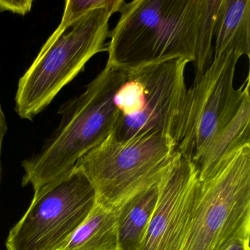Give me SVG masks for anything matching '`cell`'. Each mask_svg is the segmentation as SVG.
Here are the masks:
<instances>
[{
  "label": "cell",
  "mask_w": 250,
  "mask_h": 250,
  "mask_svg": "<svg viewBox=\"0 0 250 250\" xmlns=\"http://www.w3.org/2000/svg\"><path fill=\"white\" fill-rule=\"evenodd\" d=\"M159 184L136 194L116 210L117 250L140 249L157 203Z\"/></svg>",
  "instance_id": "8fae6325"
},
{
  "label": "cell",
  "mask_w": 250,
  "mask_h": 250,
  "mask_svg": "<svg viewBox=\"0 0 250 250\" xmlns=\"http://www.w3.org/2000/svg\"><path fill=\"white\" fill-rule=\"evenodd\" d=\"M8 125L7 122L6 117L2 108V104L0 102V182H1V175H2V150L4 139L8 133Z\"/></svg>",
  "instance_id": "e0dca14e"
},
{
  "label": "cell",
  "mask_w": 250,
  "mask_h": 250,
  "mask_svg": "<svg viewBox=\"0 0 250 250\" xmlns=\"http://www.w3.org/2000/svg\"><path fill=\"white\" fill-rule=\"evenodd\" d=\"M123 0H67L65 2L63 15L59 26L49 36L41 49L49 47L55 41L61 37L76 21L89 11L101 8L115 6Z\"/></svg>",
  "instance_id": "9a60e30c"
},
{
  "label": "cell",
  "mask_w": 250,
  "mask_h": 250,
  "mask_svg": "<svg viewBox=\"0 0 250 250\" xmlns=\"http://www.w3.org/2000/svg\"><path fill=\"white\" fill-rule=\"evenodd\" d=\"M199 182L195 166L176 150L139 250H183Z\"/></svg>",
  "instance_id": "9c48e42d"
},
{
  "label": "cell",
  "mask_w": 250,
  "mask_h": 250,
  "mask_svg": "<svg viewBox=\"0 0 250 250\" xmlns=\"http://www.w3.org/2000/svg\"><path fill=\"white\" fill-rule=\"evenodd\" d=\"M125 77L124 71L106 65L83 93L61 105L58 127L41 150L21 163L23 187L31 186L35 194L68 175L112 132L118 115L114 96Z\"/></svg>",
  "instance_id": "6da1fadb"
},
{
  "label": "cell",
  "mask_w": 250,
  "mask_h": 250,
  "mask_svg": "<svg viewBox=\"0 0 250 250\" xmlns=\"http://www.w3.org/2000/svg\"><path fill=\"white\" fill-rule=\"evenodd\" d=\"M221 250H250V238H235L228 242Z\"/></svg>",
  "instance_id": "ac0fdd59"
},
{
  "label": "cell",
  "mask_w": 250,
  "mask_h": 250,
  "mask_svg": "<svg viewBox=\"0 0 250 250\" xmlns=\"http://www.w3.org/2000/svg\"><path fill=\"white\" fill-rule=\"evenodd\" d=\"M124 2L89 11L49 47L40 49L19 80L15 111L21 119L33 121L84 71L92 58L106 52L109 20Z\"/></svg>",
  "instance_id": "3957f363"
},
{
  "label": "cell",
  "mask_w": 250,
  "mask_h": 250,
  "mask_svg": "<svg viewBox=\"0 0 250 250\" xmlns=\"http://www.w3.org/2000/svg\"><path fill=\"white\" fill-rule=\"evenodd\" d=\"M221 0H202L194 63L195 77L201 75L213 61L215 24Z\"/></svg>",
  "instance_id": "5bb4252c"
},
{
  "label": "cell",
  "mask_w": 250,
  "mask_h": 250,
  "mask_svg": "<svg viewBox=\"0 0 250 250\" xmlns=\"http://www.w3.org/2000/svg\"><path fill=\"white\" fill-rule=\"evenodd\" d=\"M62 250H117V212L96 201Z\"/></svg>",
  "instance_id": "4fadbf2b"
},
{
  "label": "cell",
  "mask_w": 250,
  "mask_h": 250,
  "mask_svg": "<svg viewBox=\"0 0 250 250\" xmlns=\"http://www.w3.org/2000/svg\"><path fill=\"white\" fill-rule=\"evenodd\" d=\"M250 143V96H246L236 116L216 137L196 169L203 181L213 175L239 147Z\"/></svg>",
  "instance_id": "7c38bea8"
},
{
  "label": "cell",
  "mask_w": 250,
  "mask_h": 250,
  "mask_svg": "<svg viewBox=\"0 0 250 250\" xmlns=\"http://www.w3.org/2000/svg\"><path fill=\"white\" fill-rule=\"evenodd\" d=\"M250 238V143L199 182L183 250H221Z\"/></svg>",
  "instance_id": "8992f818"
},
{
  "label": "cell",
  "mask_w": 250,
  "mask_h": 250,
  "mask_svg": "<svg viewBox=\"0 0 250 250\" xmlns=\"http://www.w3.org/2000/svg\"><path fill=\"white\" fill-rule=\"evenodd\" d=\"M202 0L124 2L106 43V66L128 72L169 60L194 62Z\"/></svg>",
  "instance_id": "7a4b0ae2"
},
{
  "label": "cell",
  "mask_w": 250,
  "mask_h": 250,
  "mask_svg": "<svg viewBox=\"0 0 250 250\" xmlns=\"http://www.w3.org/2000/svg\"><path fill=\"white\" fill-rule=\"evenodd\" d=\"M96 203L94 188L74 168L35 193L5 241L7 250H62Z\"/></svg>",
  "instance_id": "ba28073f"
},
{
  "label": "cell",
  "mask_w": 250,
  "mask_h": 250,
  "mask_svg": "<svg viewBox=\"0 0 250 250\" xmlns=\"http://www.w3.org/2000/svg\"><path fill=\"white\" fill-rule=\"evenodd\" d=\"M188 61L169 60L125 72L114 96L118 112L112 134L120 140L161 134L178 142L187 87Z\"/></svg>",
  "instance_id": "5b68a950"
},
{
  "label": "cell",
  "mask_w": 250,
  "mask_h": 250,
  "mask_svg": "<svg viewBox=\"0 0 250 250\" xmlns=\"http://www.w3.org/2000/svg\"><path fill=\"white\" fill-rule=\"evenodd\" d=\"M241 58L233 51L213 57L208 68L187 89L176 150L195 167L250 95V75L241 87H234Z\"/></svg>",
  "instance_id": "52a82bcc"
},
{
  "label": "cell",
  "mask_w": 250,
  "mask_h": 250,
  "mask_svg": "<svg viewBox=\"0 0 250 250\" xmlns=\"http://www.w3.org/2000/svg\"><path fill=\"white\" fill-rule=\"evenodd\" d=\"M175 153L174 140L161 134L120 140L110 133L74 168L91 183L96 201L117 210L136 194L159 184Z\"/></svg>",
  "instance_id": "277c9868"
},
{
  "label": "cell",
  "mask_w": 250,
  "mask_h": 250,
  "mask_svg": "<svg viewBox=\"0 0 250 250\" xmlns=\"http://www.w3.org/2000/svg\"><path fill=\"white\" fill-rule=\"evenodd\" d=\"M214 56L250 55V0H221L214 30Z\"/></svg>",
  "instance_id": "30bf717a"
},
{
  "label": "cell",
  "mask_w": 250,
  "mask_h": 250,
  "mask_svg": "<svg viewBox=\"0 0 250 250\" xmlns=\"http://www.w3.org/2000/svg\"><path fill=\"white\" fill-rule=\"evenodd\" d=\"M33 4V0H0V12L25 16L31 12Z\"/></svg>",
  "instance_id": "2e32d148"
}]
</instances>
